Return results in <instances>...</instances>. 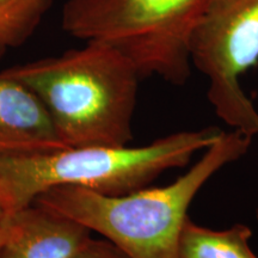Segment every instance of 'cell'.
I'll use <instances>...</instances> for the list:
<instances>
[{
  "label": "cell",
  "instance_id": "cell-11",
  "mask_svg": "<svg viewBox=\"0 0 258 258\" xmlns=\"http://www.w3.org/2000/svg\"><path fill=\"white\" fill-rule=\"evenodd\" d=\"M9 235V220L0 225V253H2L3 246H4L6 239Z\"/></svg>",
  "mask_w": 258,
  "mask_h": 258
},
{
  "label": "cell",
  "instance_id": "cell-8",
  "mask_svg": "<svg viewBox=\"0 0 258 258\" xmlns=\"http://www.w3.org/2000/svg\"><path fill=\"white\" fill-rule=\"evenodd\" d=\"M252 231L243 224L215 231L185 219L178 240V258H258L250 247Z\"/></svg>",
  "mask_w": 258,
  "mask_h": 258
},
{
  "label": "cell",
  "instance_id": "cell-7",
  "mask_svg": "<svg viewBox=\"0 0 258 258\" xmlns=\"http://www.w3.org/2000/svg\"><path fill=\"white\" fill-rule=\"evenodd\" d=\"M91 238L85 226L34 202L9 218L0 258H72Z\"/></svg>",
  "mask_w": 258,
  "mask_h": 258
},
{
  "label": "cell",
  "instance_id": "cell-2",
  "mask_svg": "<svg viewBox=\"0 0 258 258\" xmlns=\"http://www.w3.org/2000/svg\"><path fill=\"white\" fill-rule=\"evenodd\" d=\"M30 88L46 105L64 146H124L140 76L123 54L86 42L78 49L4 70Z\"/></svg>",
  "mask_w": 258,
  "mask_h": 258
},
{
  "label": "cell",
  "instance_id": "cell-4",
  "mask_svg": "<svg viewBox=\"0 0 258 258\" xmlns=\"http://www.w3.org/2000/svg\"><path fill=\"white\" fill-rule=\"evenodd\" d=\"M211 0H66L61 27L85 42L108 44L127 57L140 78L157 76L176 86L191 74L189 41Z\"/></svg>",
  "mask_w": 258,
  "mask_h": 258
},
{
  "label": "cell",
  "instance_id": "cell-9",
  "mask_svg": "<svg viewBox=\"0 0 258 258\" xmlns=\"http://www.w3.org/2000/svg\"><path fill=\"white\" fill-rule=\"evenodd\" d=\"M53 3L54 0H0V60L35 34Z\"/></svg>",
  "mask_w": 258,
  "mask_h": 258
},
{
  "label": "cell",
  "instance_id": "cell-13",
  "mask_svg": "<svg viewBox=\"0 0 258 258\" xmlns=\"http://www.w3.org/2000/svg\"><path fill=\"white\" fill-rule=\"evenodd\" d=\"M256 218H257V221H258V211H257V213H256Z\"/></svg>",
  "mask_w": 258,
  "mask_h": 258
},
{
  "label": "cell",
  "instance_id": "cell-12",
  "mask_svg": "<svg viewBox=\"0 0 258 258\" xmlns=\"http://www.w3.org/2000/svg\"><path fill=\"white\" fill-rule=\"evenodd\" d=\"M9 213L6 211L4 203H3L2 199H0V225H3L4 222H6L9 220Z\"/></svg>",
  "mask_w": 258,
  "mask_h": 258
},
{
  "label": "cell",
  "instance_id": "cell-1",
  "mask_svg": "<svg viewBox=\"0 0 258 258\" xmlns=\"http://www.w3.org/2000/svg\"><path fill=\"white\" fill-rule=\"evenodd\" d=\"M252 140L237 129L222 132L184 175L164 186L104 195L60 185L35 202L103 235L131 258H178L180 231L192 200L218 171L243 158Z\"/></svg>",
  "mask_w": 258,
  "mask_h": 258
},
{
  "label": "cell",
  "instance_id": "cell-6",
  "mask_svg": "<svg viewBox=\"0 0 258 258\" xmlns=\"http://www.w3.org/2000/svg\"><path fill=\"white\" fill-rule=\"evenodd\" d=\"M67 148L41 98L0 72V157H24Z\"/></svg>",
  "mask_w": 258,
  "mask_h": 258
},
{
  "label": "cell",
  "instance_id": "cell-3",
  "mask_svg": "<svg viewBox=\"0 0 258 258\" xmlns=\"http://www.w3.org/2000/svg\"><path fill=\"white\" fill-rule=\"evenodd\" d=\"M222 131L207 127L159 138L140 147L88 146L24 157H0V199L9 217L54 186L76 185L104 195L146 188L161 173L180 169Z\"/></svg>",
  "mask_w": 258,
  "mask_h": 258
},
{
  "label": "cell",
  "instance_id": "cell-10",
  "mask_svg": "<svg viewBox=\"0 0 258 258\" xmlns=\"http://www.w3.org/2000/svg\"><path fill=\"white\" fill-rule=\"evenodd\" d=\"M72 258H131L108 239L91 238Z\"/></svg>",
  "mask_w": 258,
  "mask_h": 258
},
{
  "label": "cell",
  "instance_id": "cell-5",
  "mask_svg": "<svg viewBox=\"0 0 258 258\" xmlns=\"http://www.w3.org/2000/svg\"><path fill=\"white\" fill-rule=\"evenodd\" d=\"M190 62L208 79L218 117L258 137V111L240 78L258 63V0H211L189 41Z\"/></svg>",
  "mask_w": 258,
  "mask_h": 258
}]
</instances>
